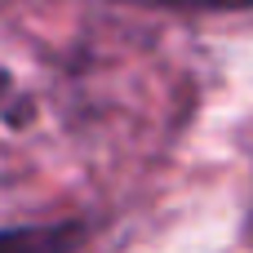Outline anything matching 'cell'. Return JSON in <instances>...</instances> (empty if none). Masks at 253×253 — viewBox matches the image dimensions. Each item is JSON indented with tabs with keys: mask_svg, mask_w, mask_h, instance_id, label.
<instances>
[{
	"mask_svg": "<svg viewBox=\"0 0 253 253\" xmlns=\"http://www.w3.org/2000/svg\"><path fill=\"white\" fill-rule=\"evenodd\" d=\"M156 9H200V13H236V9H253V0H147Z\"/></svg>",
	"mask_w": 253,
	"mask_h": 253,
	"instance_id": "obj_2",
	"label": "cell"
},
{
	"mask_svg": "<svg viewBox=\"0 0 253 253\" xmlns=\"http://www.w3.org/2000/svg\"><path fill=\"white\" fill-rule=\"evenodd\" d=\"M129 4H147V0H129Z\"/></svg>",
	"mask_w": 253,
	"mask_h": 253,
	"instance_id": "obj_4",
	"label": "cell"
},
{
	"mask_svg": "<svg viewBox=\"0 0 253 253\" xmlns=\"http://www.w3.org/2000/svg\"><path fill=\"white\" fill-rule=\"evenodd\" d=\"M249 240H253V213H249Z\"/></svg>",
	"mask_w": 253,
	"mask_h": 253,
	"instance_id": "obj_3",
	"label": "cell"
},
{
	"mask_svg": "<svg viewBox=\"0 0 253 253\" xmlns=\"http://www.w3.org/2000/svg\"><path fill=\"white\" fill-rule=\"evenodd\" d=\"M84 240H89L84 218L0 227V253H84Z\"/></svg>",
	"mask_w": 253,
	"mask_h": 253,
	"instance_id": "obj_1",
	"label": "cell"
}]
</instances>
